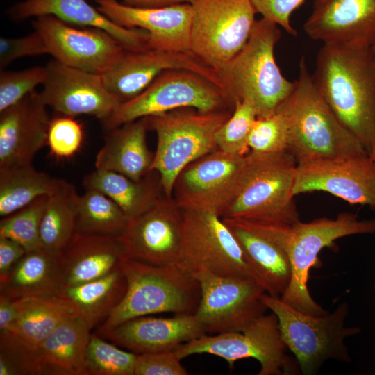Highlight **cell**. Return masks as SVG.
Wrapping results in <instances>:
<instances>
[{
    "instance_id": "obj_1",
    "label": "cell",
    "mask_w": 375,
    "mask_h": 375,
    "mask_svg": "<svg viewBox=\"0 0 375 375\" xmlns=\"http://www.w3.org/2000/svg\"><path fill=\"white\" fill-rule=\"evenodd\" d=\"M312 78L333 112L369 156L375 147V62L370 47L323 44Z\"/></svg>"
},
{
    "instance_id": "obj_2",
    "label": "cell",
    "mask_w": 375,
    "mask_h": 375,
    "mask_svg": "<svg viewBox=\"0 0 375 375\" xmlns=\"http://www.w3.org/2000/svg\"><path fill=\"white\" fill-rule=\"evenodd\" d=\"M290 96L276 111L288 127V151L297 163L325 158L369 156L358 139L340 121L317 89L306 61Z\"/></svg>"
},
{
    "instance_id": "obj_3",
    "label": "cell",
    "mask_w": 375,
    "mask_h": 375,
    "mask_svg": "<svg viewBox=\"0 0 375 375\" xmlns=\"http://www.w3.org/2000/svg\"><path fill=\"white\" fill-rule=\"evenodd\" d=\"M251 222L277 241L289 256L291 280L281 299L299 311L315 316L328 312L314 300L308 287L310 270L317 266L319 252L341 238L375 233V219L360 220L351 212L340 213L335 219L322 217L292 225Z\"/></svg>"
},
{
    "instance_id": "obj_4",
    "label": "cell",
    "mask_w": 375,
    "mask_h": 375,
    "mask_svg": "<svg viewBox=\"0 0 375 375\" xmlns=\"http://www.w3.org/2000/svg\"><path fill=\"white\" fill-rule=\"evenodd\" d=\"M120 267L127 283L126 293L97 334L138 317L160 312L195 313L201 297L200 285L192 274L179 265H156L124 258Z\"/></svg>"
},
{
    "instance_id": "obj_5",
    "label": "cell",
    "mask_w": 375,
    "mask_h": 375,
    "mask_svg": "<svg viewBox=\"0 0 375 375\" xmlns=\"http://www.w3.org/2000/svg\"><path fill=\"white\" fill-rule=\"evenodd\" d=\"M281 38L275 23L262 17L256 20L243 48L217 70L227 93L251 103L258 117L274 113L292 93L295 81L281 73L274 57Z\"/></svg>"
},
{
    "instance_id": "obj_6",
    "label": "cell",
    "mask_w": 375,
    "mask_h": 375,
    "mask_svg": "<svg viewBox=\"0 0 375 375\" xmlns=\"http://www.w3.org/2000/svg\"><path fill=\"white\" fill-rule=\"evenodd\" d=\"M240 187L221 217L292 225L300 221L293 193L297 161L288 151L247 154Z\"/></svg>"
},
{
    "instance_id": "obj_7",
    "label": "cell",
    "mask_w": 375,
    "mask_h": 375,
    "mask_svg": "<svg viewBox=\"0 0 375 375\" xmlns=\"http://www.w3.org/2000/svg\"><path fill=\"white\" fill-rule=\"evenodd\" d=\"M232 111L183 108L146 117L157 138L151 171L158 173L165 195L172 197L175 180L187 165L218 149L217 133Z\"/></svg>"
},
{
    "instance_id": "obj_8",
    "label": "cell",
    "mask_w": 375,
    "mask_h": 375,
    "mask_svg": "<svg viewBox=\"0 0 375 375\" xmlns=\"http://www.w3.org/2000/svg\"><path fill=\"white\" fill-rule=\"evenodd\" d=\"M260 299L276 315L283 340L294 355L302 374H316L329 360L351 362L344 340L360 329L345 326L349 314L346 302L331 313L315 316L295 309L280 297L265 292Z\"/></svg>"
},
{
    "instance_id": "obj_9",
    "label": "cell",
    "mask_w": 375,
    "mask_h": 375,
    "mask_svg": "<svg viewBox=\"0 0 375 375\" xmlns=\"http://www.w3.org/2000/svg\"><path fill=\"white\" fill-rule=\"evenodd\" d=\"M233 106L227 92L208 78L192 71L173 69L163 72L135 97L121 103L101 123L108 131L178 108H192L208 112L232 110Z\"/></svg>"
},
{
    "instance_id": "obj_10",
    "label": "cell",
    "mask_w": 375,
    "mask_h": 375,
    "mask_svg": "<svg viewBox=\"0 0 375 375\" xmlns=\"http://www.w3.org/2000/svg\"><path fill=\"white\" fill-rule=\"evenodd\" d=\"M182 213L178 265L192 274L206 270L220 276L250 278L262 285L219 215L204 210H182Z\"/></svg>"
},
{
    "instance_id": "obj_11",
    "label": "cell",
    "mask_w": 375,
    "mask_h": 375,
    "mask_svg": "<svg viewBox=\"0 0 375 375\" xmlns=\"http://www.w3.org/2000/svg\"><path fill=\"white\" fill-rule=\"evenodd\" d=\"M276 315L264 314L242 331L204 334L181 344L174 350L182 360L188 356L209 353L225 360L233 367L244 358H255L260 364L259 375H285L297 372L287 354Z\"/></svg>"
},
{
    "instance_id": "obj_12",
    "label": "cell",
    "mask_w": 375,
    "mask_h": 375,
    "mask_svg": "<svg viewBox=\"0 0 375 375\" xmlns=\"http://www.w3.org/2000/svg\"><path fill=\"white\" fill-rule=\"evenodd\" d=\"M188 3L192 8L190 51L217 72L245 45L257 12L251 0H188Z\"/></svg>"
},
{
    "instance_id": "obj_13",
    "label": "cell",
    "mask_w": 375,
    "mask_h": 375,
    "mask_svg": "<svg viewBox=\"0 0 375 375\" xmlns=\"http://www.w3.org/2000/svg\"><path fill=\"white\" fill-rule=\"evenodd\" d=\"M193 275L201 288L194 315L206 333L242 331L268 310L260 299L265 290L254 280L206 270Z\"/></svg>"
},
{
    "instance_id": "obj_14",
    "label": "cell",
    "mask_w": 375,
    "mask_h": 375,
    "mask_svg": "<svg viewBox=\"0 0 375 375\" xmlns=\"http://www.w3.org/2000/svg\"><path fill=\"white\" fill-rule=\"evenodd\" d=\"M247 157L219 149L187 165L177 176L172 197L181 210L223 212L235 197Z\"/></svg>"
},
{
    "instance_id": "obj_15",
    "label": "cell",
    "mask_w": 375,
    "mask_h": 375,
    "mask_svg": "<svg viewBox=\"0 0 375 375\" xmlns=\"http://www.w3.org/2000/svg\"><path fill=\"white\" fill-rule=\"evenodd\" d=\"M33 26L54 60L97 74L109 72L126 49L104 30L74 26L53 15L35 17Z\"/></svg>"
},
{
    "instance_id": "obj_16",
    "label": "cell",
    "mask_w": 375,
    "mask_h": 375,
    "mask_svg": "<svg viewBox=\"0 0 375 375\" xmlns=\"http://www.w3.org/2000/svg\"><path fill=\"white\" fill-rule=\"evenodd\" d=\"M182 210L164 194L140 215L130 219L120 235L125 258L156 265H177Z\"/></svg>"
},
{
    "instance_id": "obj_17",
    "label": "cell",
    "mask_w": 375,
    "mask_h": 375,
    "mask_svg": "<svg viewBox=\"0 0 375 375\" xmlns=\"http://www.w3.org/2000/svg\"><path fill=\"white\" fill-rule=\"evenodd\" d=\"M173 69L197 72L226 90L217 72L191 51L149 47L126 49L117 64L102 76L109 92L123 103L140 94L163 72Z\"/></svg>"
},
{
    "instance_id": "obj_18",
    "label": "cell",
    "mask_w": 375,
    "mask_h": 375,
    "mask_svg": "<svg viewBox=\"0 0 375 375\" xmlns=\"http://www.w3.org/2000/svg\"><path fill=\"white\" fill-rule=\"evenodd\" d=\"M47 78L40 95L47 107L70 117L108 118L121 102L107 89L102 75L63 65L56 60L45 66Z\"/></svg>"
},
{
    "instance_id": "obj_19",
    "label": "cell",
    "mask_w": 375,
    "mask_h": 375,
    "mask_svg": "<svg viewBox=\"0 0 375 375\" xmlns=\"http://www.w3.org/2000/svg\"><path fill=\"white\" fill-rule=\"evenodd\" d=\"M323 191L375 208V165L369 156L325 158L297 165L293 193Z\"/></svg>"
},
{
    "instance_id": "obj_20",
    "label": "cell",
    "mask_w": 375,
    "mask_h": 375,
    "mask_svg": "<svg viewBox=\"0 0 375 375\" xmlns=\"http://www.w3.org/2000/svg\"><path fill=\"white\" fill-rule=\"evenodd\" d=\"M97 9L114 23L149 33V48L190 52L192 8L189 3L158 8H138L117 0L97 2Z\"/></svg>"
},
{
    "instance_id": "obj_21",
    "label": "cell",
    "mask_w": 375,
    "mask_h": 375,
    "mask_svg": "<svg viewBox=\"0 0 375 375\" xmlns=\"http://www.w3.org/2000/svg\"><path fill=\"white\" fill-rule=\"evenodd\" d=\"M303 31L324 44L369 48L375 42V0H314Z\"/></svg>"
},
{
    "instance_id": "obj_22",
    "label": "cell",
    "mask_w": 375,
    "mask_h": 375,
    "mask_svg": "<svg viewBox=\"0 0 375 375\" xmlns=\"http://www.w3.org/2000/svg\"><path fill=\"white\" fill-rule=\"evenodd\" d=\"M51 119L35 90L0 112V168L32 163L47 144Z\"/></svg>"
},
{
    "instance_id": "obj_23",
    "label": "cell",
    "mask_w": 375,
    "mask_h": 375,
    "mask_svg": "<svg viewBox=\"0 0 375 375\" xmlns=\"http://www.w3.org/2000/svg\"><path fill=\"white\" fill-rule=\"evenodd\" d=\"M92 328L79 314L66 319L36 348L24 353V375H87Z\"/></svg>"
},
{
    "instance_id": "obj_24",
    "label": "cell",
    "mask_w": 375,
    "mask_h": 375,
    "mask_svg": "<svg viewBox=\"0 0 375 375\" xmlns=\"http://www.w3.org/2000/svg\"><path fill=\"white\" fill-rule=\"evenodd\" d=\"M207 334L194 314L172 317L149 315L129 319L99 335L136 354L174 351L181 344Z\"/></svg>"
},
{
    "instance_id": "obj_25",
    "label": "cell",
    "mask_w": 375,
    "mask_h": 375,
    "mask_svg": "<svg viewBox=\"0 0 375 375\" xmlns=\"http://www.w3.org/2000/svg\"><path fill=\"white\" fill-rule=\"evenodd\" d=\"M14 21L53 15L68 24L104 30L128 50L148 47L149 33L141 28L122 27L109 19L87 0H24L8 8Z\"/></svg>"
},
{
    "instance_id": "obj_26",
    "label": "cell",
    "mask_w": 375,
    "mask_h": 375,
    "mask_svg": "<svg viewBox=\"0 0 375 375\" xmlns=\"http://www.w3.org/2000/svg\"><path fill=\"white\" fill-rule=\"evenodd\" d=\"M222 219L258 275L265 292L281 297L288 289L292 276L289 256L285 249L248 220Z\"/></svg>"
},
{
    "instance_id": "obj_27",
    "label": "cell",
    "mask_w": 375,
    "mask_h": 375,
    "mask_svg": "<svg viewBox=\"0 0 375 375\" xmlns=\"http://www.w3.org/2000/svg\"><path fill=\"white\" fill-rule=\"evenodd\" d=\"M124 258V249L119 236L76 233L60 254L62 287L103 277L120 267Z\"/></svg>"
},
{
    "instance_id": "obj_28",
    "label": "cell",
    "mask_w": 375,
    "mask_h": 375,
    "mask_svg": "<svg viewBox=\"0 0 375 375\" xmlns=\"http://www.w3.org/2000/svg\"><path fill=\"white\" fill-rule=\"evenodd\" d=\"M15 301L18 317L8 332L0 333V345L13 347L22 352L34 349L66 319L79 314L70 303L57 295Z\"/></svg>"
},
{
    "instance_id": "obj_29",
    "label": "cell",
    "mask_w": 375,
    "mask_h": 375,
    "mask_svg": "<svg viewBox=\"0 0 375 375\" xmlns=\"http://www.w3.org/2000/svg\"><path fill=\"white\" fill-rule=\"evenodd\" d=\"M146 117L106 131L104 143L95 158L97 169L122 174L140 180L151 172L153 155L149 149Z\"/></svg>"
},
{
    "instance_id": "obj_30",
    "label": "cell",
    "mask_w": 375,
    "mask_h": 375,
    "mask_svg": "<svg viewBox=\"0 0 375 375\" xmlns=\"http://www.w3.org/2000/svg\"><path fill=\"white\" fill-rule=\"evenodd\" d=\"M62 285L60 254L42 248L27 251L0 282V294L13 300L56 295Z\"/></svg>"
},
{
    "instance_id": "obj_31",
    "label": "cell",
    "mask_w": 375,
    "mask_h": 375,
    "mask_svg": "<svg viewBox=\"0 0 375 375\" xmlns=\"http://www.w3.org/2000/svg\"><path fill=\"white\" fill-rule=\"evenodd\" d=\"M153 171L140 180L122 174L95 169L83 180L85 189L99 190L113 200L129 219L146 212L162 196L160 177Z\"/></svg>"
},
{
    "instance_id": "obj_32",
    "label": "cell",
    "mask_w": 375,
    "mask_h": 375,
    "mask_svg": "<svg viewBox=\"0 0 375 375\" xmlns=\"http://www.w3.org/2000/svg\"><path fill=\"white\" fill-rule=\"evenodd\" d=\"M126 288V278L119 267L99 278L62 287L56 295L70 303L93 328L118 306Z\"/></svg>"
},
{
    "instance_id": "obj_33",
    "label": "cell",
    "mask_w": 375,
    "mask_h": 375,
    "mask_svg": "<svg viewBox=\"0 0 375 375\" xmlns=\"http://www.w3.org/2000/svg\"><path fill=\"white\" fill-rule=\"evenodd\" d=\"M63 181L38 171L32 163L0 168V215L6 217L39 197L49 196Z\"/></svg>"
},
{
    "instance_id": "obj_34",
    "label": "cell",
    "mask_w": 375,
    "mask_h": 375,
    "mask_svg": "<svg viewBox=\"0 0 375 375\" xmlns=\"http://www.w3.org/2000/svg\"><path fill=\"white\" fill-rule=\"evenodd\" d=\"M75 188L64 181L48 196L42 218L40 240L41 248L61 254L76 234Z\"/></svg>"
},
{
    "instance_id": "obj_35",
    "label": "cell",
    "mask_w": 375,
    "mask_h": 375,
    "mask_svg": "<svg viewBox=\"0 0 375 375\" xmlns=\"http://www.w3.org/2000/svg\"><path fill=\"white\" fill-rule=\"evenodd\" d=\"M78 233L120 236L130 219L110 197L94 189H85L75 201Z\"/></svg>"
},
{
    "instance_id": "obj_36",
    "label": "cell",
    "mask_w": 375,
    "mask_h": 375,
    "mask_svg": "<svg viewBox=\"0 0 375 375\" xmlns=\"http://www.w3.org/2000/svg\"><path fill=\"white\" fill-rule=\"evenodd\" d=\"M138 354L91 334L86 352L87 375H134Z\"/></svg>"
},
{
    "instance_id": "obj_37",
    "label": "cell",
    "mask_w": 375,
    "mask_h": 375,
    "mask_svg": "<svg viewBox=\"0 0 375 375\" xmlns=\"http://www.w3.org/2000/svg\"><path fill=\"white\" fill-rule=\"evenodd\" d=\"M48 196H43L0 222V236L10 238L30 251L41 248L40 230Z\"/></svg>"
},
{
    "instance_id": "obj_38",
    "label": "cell",
    "mask_w": 375,
    "mask_h": 375,
    "mask_svg": "<svg viewBox=\"0 0 375 375\" xmlns=\"http://www.w3.org/2000/svg\"><path fill=\"white\" fill-rule=\"evenodd\" d=\"M257 117L256 109L251 103L235 100L231 116L217 133V148L232 154L247 155L249 152V135Z\"/></svg>"
},
{
    "instance_id": "obj_39",
    "label": "cell",
    "mask_w": 375,
    "mask_h": 375,
    "mask_svg": "<svg viewBox=\"0 0 375 375\" xmlns=\"http://www.w3.org/2000/svg\"><path fill=\"white\" fill-rule=\"evenodd\" d=\"M248 145L249 151L257 153H277L288 151V127L279 111L258 117L252 126Z\"/></svg>"
},
{
    "instance_id": "obj_40",
    "label": "cell",
    "mask_w": 375,
    "mask_h": 375,
    "mask_svg": "<svg viewBox=\"0 0 375 375\" xmlns=\"http://www.w3.org/2000/svg\"><path fill=\"white\" fill-rule=\"evenodd\" d=\"M47 78L45 67H33L19 71L1 70L0 112L20 101L43 85Z\"/></svg>"
},
{
    "instance_id": "obj_41",
    "label": "cell",
    "mask_w": 375,
    "mask_h": 375,
    "mask_svg": "<svg viewBox=\"0 0 375 375\" xmlns=\"http://www.w3.org/2000/svg\"><path fill=\"white\" fill-rule=\"evenodd\" d=\"M83 138V126L74 117L61 115L51 119L47 145L57 159L73 156L81 147Z\"/></svg>"
},
{
    "instance_id": "obj_42",
    "label": "cell",
    "mask_w": 375,
    "mask_h": 375,
    "mask_svg": "<svg viewBox=\"0 0 375 375\" xmlns=\"http://www.w3.org/2000/svg\"><path fill=\"white\" fill-rule=\"evenodd\" d=\"M48 53L42 36L35 31L19 38H0V69H5L13 61L26 56Z\"/></svg>"
},
{
    "instance_id": "obj_43",
    "label": "cell",
    "mask_w": 375,
    "mask_h": 375,
    "mask_svg": "<svg viewBox=\"0 0 375 375\" xmlns=\"http://www.w3.org/2000/svg\"><path fill=\"white\" fill-rule=\"evenodd\" d=\"M174 351L138 354L134 375H187Z\"/></svg>"
},
{
    "instance_id": "obj_44",
    "label": "cell",
    "mask_w": 375,
    "mask_h": 375,
    "mask_svg": "<svg viewBox=\"0 0 375 375\" xmlns=\"http://www.w3.org/2000/svg\"><path fill=\"white\" fill-rule=\"evenodd\" d=\"M305 0H251L257 13L278 26H281L288 33L296 36L297 31L292 26V13Z\"/></svg>"
},
{
    "instance_id": "obj_45",
    "label": "cell",
    "mask_w": 375,
    "mask_h": 375,
    "mask_svg": "<svg viewBox=\"0 0 375 375\" xmlns=\"http://www.w3.org/2000/svg\"><path fill=\"white\" fill-rule=\"evenodd\" d=\"M26 252L24 248L16 241L0 236V282L6 278Z\"/></svg>"
},
{
    "instance_id": "obj_46",
    "label": "cell",
    "mask_w": 375,
    "mask_h": 375,
    "mask_svg": "<svg viewBox=\"0 0 375 375\" xmlns=\"http://www.w3.org/2000/svg\"><path fill=\"white\" fill-rule=\"evenodd\" d=\"M17 317L18 310L15 300L0 294V333L8 332Z\"/></svg>"
},
{
    "instance_id": "obj_47",
    "label": "cell",
    "mask_w": 375,
    "mask_h": 375,
    "mask_svg": "<svg viewBox=\"0 0 375 375\" xmlns=\"http://www.w3.org/2000/svg\"><path fill=\"white\" fill-rule=\"evenodd\" d=\"M185 2L188 3V0H122L124 4L138 8H158Z\"/></svg>"
},
{
    "instance_id": "obj_48",
    "label": "cell",
    "mask_w": 375,
    "mask_h": 375,
    "mask_svg": "<svg viewBox=\"0 0 375 375\" xmlns=\"http://www.w3.org/2000/svg\"><path fill=\"white\" fill-rule=\"evenodd\" d=\"M369 157L370 160H372V162L375 165V147H374V150L372 151V152L369 154Z\"/></svg>"
},
{
    "instance_id": "obj_49",
    "label": "cell",
    "mask_w": 375,
    "mask_h": 375,
    "mask_svg": "<svg viewBox=\"0 0 375 375\" xmlns=\"http://www.w3.org/2000/svg\"><path fill=\"white\" fill-rule=\"evenodd\" d=\"M370 50H371L372 54L373 56V58L374 60V62H375V42L370 47Z\"/></svg>"
},
{
    "instance_id": "obj_50",
    "label": "cell",
    "mask_w": 375,
    "mask_h": 375,
    "mask_svg": "<svg viewBox=\"0 0 375 375\" xmlns=\"http://www.w3.org/2000/svg\"><path fill=\"white\" fill-rule=\"evenodd\" d=\"M374 290H375V285H374Z\"/></svg>"
}]
</instances>
